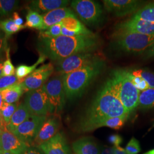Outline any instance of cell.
Masks as SVG:
<instances>
[{
	"label": "cell",
	"mask_w": 154,
	"mask_h": 154,
	"mask_svg": "<svg viewBox=\"0 0 154 154\" xmlns=\"http://www.w3.org/2000/svg\"><path fill=\"white\" fill-rule=\"evenodd\" d=\"M114 154H127L125 149L119 146H113Z\"/></svg>",
	"instance_id": "obj_43"
},
{
	"label": "cell",
	"mask_w": 154,
	"mask_h": 154,
	"mask_svg": "<svg viewBox=\"0 0 154 154\" xmlns=\"http://www.w3.org/2000/svg\"><path fill=\"white\" fill-rule=\"evenodd\" d=\"M32 116L25 104L19 105L11 117L9 123L7 125V129L13 132L18 127Z\"/></svg>",
	"instance_id": "obj_21"
},
{
	"label": "cell",
	"mask_w": 154,
	"mask_h": 154,
	"mask_svg": "<svg viewBox=\"0 0 154 154\" xmlns=\"http://www.w3.org/2000/svg\"><path fill=\"white\" fill-rule=\"evenodd\" d=\"M43 86L48 95L53 112H59L64 107L66 97L62 77L53 78Z\"/></svg>",
	"instance_id": "obj_9"
},
{
	"label": "cell",
	"mask_w": 154,
	"mask_h": 154,
	"mask_svg": "<svg viewBox=\"0 0 154 154\" xmlns=\"http://www.w3.org/2000/svg\"><path fill=\"white\" fill-rule=\"evenodd\" d=\"M100 58L93 51L77 53L58 61L56 70L62 76H63L90 65Z\"/></svg>",
	"instance_id": "obj_7"
},
{
	"label": "cell",
	"mask_w": 154,
	"mask_h": 154,
	"mask_svg": "<svg viewBox=\"0 0 154 154\" xmlns=\"http://www.w3.org/2000/svg\"><path fill=\"white\" fill-rule=\"evenodd\" d=\"M100 45V41L95 34L76 37L60 35L53 38H39V53L53 61L63 60L82 52H94Z\"/></svg>",
	"instance_id": "obj_2"
},
{
	"label": "cell",
	"mask_w": 154,
	"mask_h": 154,
	"mask_svg": "<svg viewBox=\"0 0 154 154\" xmlns=\"http://www.w3.org/2000/svg\"><path fill=\"white\" fill-rule=\"evenodd\" d=\"M115 32H130L154 35V23L131 18L117 25Z\"/></svg>",
	"instance_id": "obj_13"
},
{
	"label": "cell",
	"mask_w": 154,
	"mask_h": 154,
	"mask_svg": "<svg viewBox=\"0 0 154 154\" xmlns=\"http://www.w3.org/2000/svg\"><path fill=\"white\" fill-rule=\"evenodd\" d=\"M23 154H41V153L37 147L30 146Z\"/></svg>",
	"instance_id": "obj_40"
},
{
	"label": "cell",
	"mask_w": 154,
	"mask_h": 154,
	"mask_svg": "<svg viewBox=\"0 0 154 154\" xmlns=\"http://www.w3.org/2000/svg\"><path fill=\"white\" fill-rule=\"evenodd\" d=\"M67 0H34L29 5L30 10L44 14L57 9L66 8L69 4Z\"/></svg>",
	"instance_id": "obj_18"
},
{
	"label": "cell",
	"mask_w": 154,
	"mask_h": 154,
	"mask_svg": "<svg viewBox=\"0 0 154 154\" xmlns=\"http://www.w3.org/2000/svg\"><path fill=\"white\" fill-rule=\"evenodd\" d=\"M59 128L60 121L55 116L47 118L41 127L37 136L33 141V143L35 147H38L42 144L53 138L58 133Z\"/></svg>",
	"instance_id": "obj_15"
},
{
	"label": "cell",
	"mask_w": 154,
	"mask_h": 154,
	"mask_svg": "<svg viewBox=\"0 0 154 154\" xmlns=\"http://www.w3.org/2000/svg\"><path fill=\"white\" fill-rule=\"evenodd\" d=\"M138 107L146 110L154 108V88H149L140 92Z\"/></svg>",
	"instance_id": "obj_24"
},
{
	"label": "cell",
	"mask_w": 154,
	"mask_h": 154,
	"mask_svg": "<svg viewBox=\"0 0 154 154\" xmlns=\"http://www.w3.org/2000/svg\"><path fill=\"white\" fill-rule=\"evenodd\" d=\"M154 23V3H150L139 9L131 17Z\"/></svg>",
	"instance_id": "obj_27"
},
{
	"label": "cell",
	"mask_w": 154,
	"mask_h": 154,
	"mask_svg": "<svg viewBox=\"0 0 154 154\" xmlns=\"http://www.w3.org/2000/svg\"><path fill=\"white\" fill-rule=\"evenodd\" d=\"M26 20V22L23 25L25 28H34L40 31L43 30L44 18L42 14L29 9Z\"/></svg>",
	"instance_id": "obj_23"
},
{
	"label": "cell",
	"mask_w": 154,
	"mask_h": 154,
	"mask_svg": "<svg viewBox=\"0 0 154 154\" xmlns=\"http://www.w3.org/2000/svg\"><path fill=\"white\" fill-rule=\"evenodd\" d=\"M8 38L4 33L0 30V57L8 50Z\"/></svg>",
	"instance_id": "obj_37"
},
{
	"label": "cell",
	"mask_w": 154,
	"mask_h": 154,
	"mask_svg": "<svg viewBox=\"0 0 154 154\" xmlns=\"http://www.w3.org/2000/svg\"><path fill=\"white\" fill-rule=\"evenodd\" d=\"M25 28H26L24 25L21 26L16 25L12 18L0 20V30L4 33L8 38Z\"/></svg>",
	"instance_id": "obj_26"
},
{
	"label": "cell",
	"mask_w": 154,
	"mask_h": 154,
	"mask_svg": "<svg viewBox=\"0 0 154 154\" xmlns=\"http://www.w3.org/2000/svg\"></svg>",
	"instance_id": "obj_49"
},
{
	"label": "cell",
	"mask_w": 154,
	"mask_h": 154,
	"mask_svg": "<svg viewBox=\"0 0 154 154\" xmlns=\"http://www.w3.org/2000/svg\"><path fill=\"white\" fill-rule=\"evenodd\" d=\"M129 116H117L109 118L101 122L96 127V129L102 127H107L115 130H119L125 125Z\"/></svg>",
	"instance_id": "obj_29"
},
{
	"label": "cell",
	"mask_w": 154,
	"mask_h": 154,
	"mask_svg": "<svg viewBox=\"0 0 154 154\" xmlns=\"http://www.w3.org/2000/svg\"><path fill=\"white\" fill-rule=\"evenodd\" d=\"M133 75L139 76L143 79L149 85V88H154V72L145 69L127 70Z\"/></svg>",
	"instance_id": "obj_30"
},
{
	"label": "cell",
	"mask_w": 154,
	"mask_h": 154,
	"mask_svg": "<svg viewBox=\"0 0 154 154\" xmlns=\"http://www.w3.org/2000/svg\"><path fill=\"white\" fill-rule=\"evenodd\" d=\"M4 61L3 60V58L0 57V78L2 77V69H3V65H4Z\"/></svg>",
	"instance_id": "obj_44"
},
{
	"label": "cell",
	"mask_w": 154,
	"mask_h": 154,
	"mask_svg": "<svg viewBox=\"0 0 154 154\" xmlns=\"http://www.w3.org/2000/svg\"><path fill=\"white\" fill-rule=\"evenodd\" d=\"M100 154H114L113 147L105 146L100 149Z\"/></svg>",
	"instance_id": "obj_41"
},
{
	"label": "cell",
	"mask_w": 154,
	"mask_h": 154,
	"mask_svg": "<svg viewBox=\"0 0 154 154\" xmlns=\"http://www.w3.org/2000/svg\"><path fill=\"white\" fill-rule=\"evenodd\" d=\"M105 66V61L100 58L90 65L62 76L66 98L73 99L81 96Z\"/></svg>",
	"instance_id": "obj_3"
},
{
	"label": "cell",
	"mask_w": 154,
	"mask_h": 154,
	"mask_svg": "<svg viewBox=\"0 0 154 154\" xmlns=\"http://www.w3.org/2000/svg\"><path fill=\"white\" fill-rule=\"evenodd\" d=\"M12 19L13 20L14 22L16 23V25L19 26H23V20L21 17L19 16L18 13L14 11L13 13V17H12Z\"/></svg>",
	"instance_id": "obj_39"
},
{
	"label": "cell",
	"mask_w": 154,
	"mask_h": 154,
	"mask_svg": "<svg viewBox=\"0 0 154 154\" xmlns=\"http://www.w3.org/2000/svg\"><path fill=\"white\" fill-rule=\"evenodd\" d=\"M62 23H59L44 30L40 31L39 38H53L61 35Z\"/></svg>",
	"instance_id": "obj_32"
},
{
	"label": "cell",
	"mask_w": 154,
	"mask_h": 154,
	"mask_svg": "<svg viewBox=\"0 0 154 154\" xmlns=\"http://www.w3.org/2000/svg\"><path fill=\"white\" fill-rule=\"evenodd\" d=\"M127 71L128 73V76L129 77L130 81H131L132 84L134 85V86L137 88L139 91L141 92L149 88L147 83L141 77L133 75L128 72L127 70Z\"/></svg>",
	"instance_id": "obj_34"
},
{
	"label": "cell",
	"mask_w": 154,
	"mask_h": 154,
	"mask_svg": "<svg viewBox=\"0 0 154 154\" xmlns=\"http://www.w3.org/2000/svg\"><path fill=\"white\" fill-rule=\"evenodd\" d=\"M39 57L37 62L32 66H28L25 65H21L17 66L16 69V76L20 80H23L24 78L28 77L32 72H33L39 64L44 62L46 57L44 55L39 53Z\"/></svg>",
	"instance_id": "obj_25"
},
{
	"label": "cell",
	"mask_w": 154,
	"mask_h": 154,
	"mask_svg": "<svg viewBox=\"0 0 154 154\" xmlns=\"http://www.w3.org/2000/svg\"><path fill=\"white\" fill-rule=\"evenodd\" d=\"M144 57L146 58H152L154 57V45L149 48V49L145 51L144 53Z\"/></svg>",
	"instance_id": "obj_42"
},
{
	"label": "cell",
	"mask_w": 154,
	"mask_h": 154,
	"mask_svg": "<svg viewBox=\"0 0 154 154\" xmlns=\"http://www.w3.org/2000/svg\"><path fill=\"white\" fill-rule=\"evenodd\" d=\"M19 4L20 1L16 0H0V19L13 14Z\"/></svg>",
	"instance_id": "obj_28"
},
{
	"label": "cell",
	"mask_w": 154,
	"mask_h": 154,
	"mask_svg": "<svg viewBox=\"0 0 154 154\" xmlns=\"http://www.w3.org/2000/svg\"><path fill=\"white\" fill-rule=\"evenodd\" d=\"M125 116L130 115L118 99L110 78L81 117L78 130L82 132H90L109 118Z\"/></svg>",
	"instance_id": "obj_1"
},
{
	"label": "cell",
	"mask_w": 154,
	"mask_h": 154,
	"mask_svg": "<svg viewBox=\"0 0 154 154\" xmlns=\"http://www.w3.org/2000/svg\"><path fill=\"white\" fill-rule=\"evenodd\" d=\"M22 80H20L17 78L16 75L11 76H4L0 78V90L7 88L12 85L22 82Z\"/></svg>",
	"instance_id": "obj_35"
},
{
	"label": "cell",
	"mask_w": 154,
	"mask_h": 154,
	"mask_svg": "<svg viewBox=\"0 0 154 154\" xmlns=\"http://www.w3.org/2000/svg\"><path fill=\"white\" fill-rule=\"evenodd\" d=\"M44 154H71L66 139L62 132L37 147Z\"/></svg>",
	"instance_id": "obj_16"
},
{
	"label": "cell",
	"mask_w": 154,
	"mask_h": 154,
	"mask_svg": "<svg viewBox=\"0 0 154 154\" xmlns=\"http://www.w3.org/2000/svg\"><path fill=\"white\" fill-rule=\"evenodd\" d=\"M44 18V30L54 25L61 23L64 19L70 17H76L75 13L69 8H62L57 9L42 14Z\"/></svg>",
	"instance_id": "obj_19"
},
{
	"label": "cell",
	"mask_w": 154,
	"mask_h": 154,
	"mask_svg": "<svg viewBox=\"0 0 154 154\" xmlns=\"http://www.w3.org/2000/svg\"><path fill=\"white\" fill-rule=\"evenodd\" d=\"M75 154H100V149L93 139L82 137L75 140L72 145Z\"/></svg>",
	"instance_id": "obj_20"
},
{
	"label": "cell",
	"mask_w": 154,
	"mask_h": 154,
	"mask_svg": "<svg viewBox=\"0 0 154 154\" xmlns=\"http://www.w3.org/2000/svg\"><path fill=\"white\" fill-rule=\"evenodd\" d=\"M108 141L112 144L113 146H119L122 142L123 139L118 134H112L108 137Z\"/></svg>",
	"instance_id": "obj_38"
},
{
	"label": "cell",
	"mask_w": 154,
	"mask_h": 154,
	"mask_svg": "<svg viewBox=\"0 0 154 154\" xmlns=\"http://www.w3.org/2000/svg\"><path fill=\"white\" fill-rule=\"evenodd\" d=\"M2 154H13L11 153V152H6V151H3L2 152Z\"/></svg>",
	"instance_id": "obj_47"
},
{
	"label": "cell",
	"mask_w": 154,
	"mask_h": 154,
	"mask_svg": "<svg viewBox=\"0 0 154 154\" xmlns=\"http://www.w3.org/2000/svg\"><path fill=\"white\" fill-rule=\"evenodd\" d=\"M105 9L118 17L126 16L138 11L142 1L137 0H104Z\"/></svg>",
	"instance_id": "obj_12"
},
{
	"label": "cell",
	"mask_w": 154,
	"mask_h": 154,
	"mask_svg": "<svg viewBox=\"0 0 154 154\" xmlns=\"http://www.w3.org/2000/svg\"><path fill=\"white\" fill-rule=\"evenodd\" d=\"M17 107L18 106L16 103L10 104L4 102L0 111V116L1 119L5 122L6 126L9 123Z\"/></svg>",
	"instance_id": "obj_31"
},
{
	"label": "cell",
	"mask_w": 154,
	"mask_h": 154,
	"mask_svg": "<svg viewBox=\"0 0 154 154\" xmlns=\"http://www.w3.org/2000/svg\"><path fill=\"white\" fill-rule=\"evenodd\" d=\"M61 35L67 37H76L88 35L93 32L83 25L77 19V17H70L64 19L62 22Z\"/></svg>",
	"instance_id": "obj_17"
},
{
	"label": "cell",
	"mask_w": 154,
	"mask_h": 154,
	"mask_svg": "<svg viewBox=\"0 0 154 154\" xmlns=\"http://www.w3.org/2000/svg\"><path fill=\"white\" fill-rule=\"evenodd\" d=\"M72 8L80 19L89 26H97L102 21L103 11L98 2L91 0H75L71 2Z\"/></svg>",
	"instance_id": "obj_6"
},
{
	"label": "cell",
	"mask_w": 154,
	"mask_h": 154,
	"mask_svg": "<svg viewBox=\"0 0 154 154\" xmlns=\"http://www.w3.org/2000/svg\"><path fill=\"white\" fill-rule=\"evenodd\" d=\"M143 154H154V149H151V150H149V151H147V152H145V153Z\"/></svg>",
	"instance_id": "obj_45"
},
{
	"label": "cell",
	"mask_w": 154,
	"mask_h": 154,
	"mask_svg": "<svg viewBox=\"0 0 154 154\" xmlns=\"http://www.w3.org/2000/svg\"><path fill=\"white\" fill-rule=\"evenodd\" d=\"M32 115L47 116L53 112L48 95L44 86L28 91L25 99V103Z\"/></svg>",
	"instance_id": "obj_8"
},
{
	"label": "cell",
	"mask_w": 154,
	"mask_h": 154,
	"mask_svg": "<svg viewBox=\"0 0 154 154\" xmlns=\"http://www.w3.org/2000/svg\"><path fill=\"white\" fill-rule=\"evenodd\" d=\"M54 70V67L52 63L44 65L23 79L20 84L25 91L38 89L44 85Z\"/></svg>",
	"instance_id": "obj_11"
},
{
	"label": "cell",
	"mask_w": 154,
	"mask_h": 154,
	"mask_svg": "<svg viewBox=\"0 0 154 154\" xmlns=\"http://www.w3.org/2000/svg\"><path fill=\"white\" fill-rule=\"evenodd\" d=\"M47 118V116L32 115L13 133L23 142L30 146Z\"/></svg>",
	"instance_id": "obj_10"
},
{
	"label": "cell",
	"mask_w": 154,
	"mask_h": 154,
	"mask_svg": "<svg viewBox=\"0 0 154 154\" xmlns=\"http://www.w3.org/2000/svg\"><path fill=\"white\" fill-rule=\"evenodd\" d=\"M20 83L0 90V94L4 102L14 104L20 99L22 94L25 92Z\"/></svg>",
	"instance_id": "obj_22"
},
{
	"label": "cell",
	"mask_w": 154,
	"mask_h": 154,
	"mask_svg": "<svg viewBox=\"0 0 154 154\" xmlns=\"http://www.w3.org/2000/svg\"><path fill=\"white\" fill-rule=\"evenodd\" d=\"M3 129H2V128L1 127V126H0V135L2 133V132H3Z\"/></svg>",
	"instance_id": "obj_46"
},
{
	"label": "cell",
	"mask_w": 154,
	"mask_h": 154,
	"mask_svg": "<svg viewBox=\"0 0 154 154\" xmlns=\"http://www.w3.org/2000/svg\"><path fill=\"white\" fill-rule=\"evenodd\" d=\"M110 79L118 99L130 116L138 108L140 91L132 84L125 69L113 71Z\"/></svg>",
	"instance_id": "obj_4"
},
{
	"label": "cell",
	"mask_w": 154,
	"mask_h": 154,
	"mask_svg": "<svg viewBox=\"0 0 154 154\" xmlns=\"http://www.w3.org/2000/svg\"><path fill=\"white\" fill-rule=\"evenodd\" d=\"M9 48L6 51V60L4 61L2 69V77L4 76H11L14 75L16 73V69L14 66L11 63V60L9 55Z\"/></svg>",
	"instance_id": "obj_33"
},
{
	"label": "cell",
	"mask_w": 154,
	"mask_h": 154,
	"mask_svg": "<svg viewBox=\"0 0 154 154\" xmlns=\"http://www.w3.org/2000/svg\"><path fill=\"white\" fill-rule=\"evenodd\" d=\"M30 146L18 138L8 130L0 135V148L13 154H23Z\"/></svg>",
	"instance_id": "obj_14"
},
{
	"label": "cell",
	"mask_w": 154,
	"mask_h": 154,
	"mask_svg": "<svg viewBox=\"0 0 154 154\" xmlns=\"http://www.w3.org/2000/svg\"><path fill=\"white\" fill-rule=\"evenodd\" d=\"M2 152H3V151L0 148V154H2Z\"/></svg>",
	"instance_id": "obj_48"
},
{
	"label": "cell",
	"mask_w": 154,
	"mask_h": 154,
	"mask_svg": "<svg viewBox=\"0 0 154 154\" xmlns=\"http://www.w3.org/2000/svg\"><path fill=\"white\" fill-rule=\"evenodd\" d=\"M113 45L116 49L127 53L146 51L154 45V35L130 32H115Z\"/></svg>",
	"instance_id": "obj_5"
},
{
	"label": "cell",
	"mask_w": 154,
	"mask_h": 154,
	"mask_svg": "<svg viewBox=\"0 0 154 154\" xmlns=\"http://www.w3.org/2000/svg\"><path fill=\"white\" fill-rule=\"evenodd\" d=\"M125 150L127 154H138L140 152L141 148L138 140L132 137L130 142L127 143Z\"/></svg>",
	"instance_id": "obj_36"
}]
</instances>
